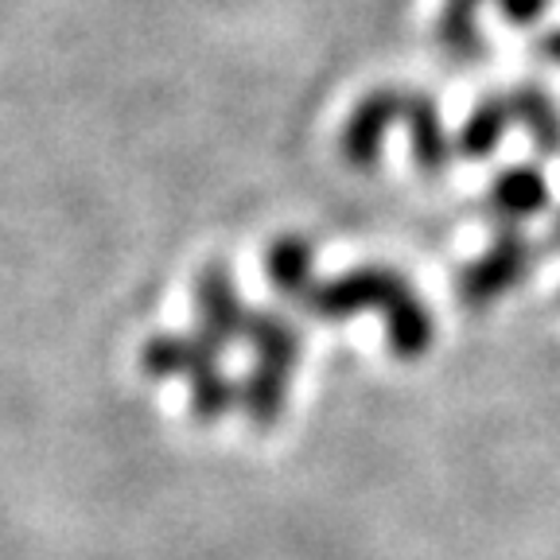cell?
Returning a JSON list of instances; mask_svg holds the SVG:
<instances>
[{
	"label": "cell",
	"mask_w": 560,
	"mask_h": 560,
	"mask_svg": "<svg viewBox=\"0 0 560 560\" xmlns=\"http://www.w3.org/2000/svg\"><path fill=\"white\" fill-rule=\"evenodd\" d=\"M549 242H552V245H560V219H557V226H552V234H549Z\"/></svg>",
	"instance_id": "17"
},
{
	"label": "cell",
	"mask_w": 560,
	"mask_h": 560,
	"mask_svg": "<svg viewBox=\"0 0 560 560\" xmlns=\"http://www.w3.org/2000/svg\"><path fill=\"white\" fill-rule=\"evenodd\" d=\"M245 339L257 350V362H261V366H280V370L296 366L300 335L289 319H280V315H269V312H249Z\"/></svg>",
	"instance_id": "7"
},
{
	"label": "cell",
	"mask_w": 560,
	"mask_h": 560,
	"mask_svg": "<svg viewBox=\"0 0 560 560\" xmlns=\"http://www.w3.org/2000/svg\"><path fill=\"white\" fill-rule=\"evenodd\" d=\"M237 401H242V389H237L234 382H226V377L219 374V366L207 370V374H199L191 382V412H195V420H202V424L226 417Z\"/></svg>",
	"instance_id": "14"
},
{
	"label": "cell",
	"mask_w": 560,
	"mask_h": 560,
	"mask_svg": "<svg viewBox=\"0 0 560 560\" xmlns=\"http://www.w3.org/2000/svg\"><path fill=\"white\" fill-rule=\"evenodd\" d=\"M144 362V374L149 377H187L195 382L199 374L219 366V350L210 347L202 335H164V339H152L140 354Z\"/></svg>",
	"instance_id": "5"
},
{
	"label": "cell",
	"mask_w": 560,
	"mask_h": 560,
	"mask_svg": "<svg viewBox=\"0 0 560 560\" xmlns=\"http://www.w3.org/2000/svg\"><path fill=\"white\" fill-rule=\"evenodd\" d=\"M510 114H514V121H522L529 129V137H534V144L545 156L560 149V109L541 86L514 90L510 94Z\"/></svg>",
	"instance_id": "11"
},
{
	"label": "cell",
	"mask_w": 560,
	"mask_h": 560,
	"mask_svg": "<svg viewBox=\"0 0 560 560\" xmlns=\"http://www.w3.org/2000/svg\"><path fill=\"white\" fill-rule=\"evenodd\" d=\"M401 121L409 125L412 156H417L420 172H444L447 160H452V144H447L444 125H440L436 102L424 97V94H405Z\"/></svg>",
	"instance_id": "6"
},
{
	"label": "cell",
	"mask_w": 560,
	"mask_h": 560,
	"mask_svg": "<svg viewBox=\"0 0 560 560\" xmlns=\"http://www.w3.org/2000/svg\"><path fill=\"white\" fill-rule=\"evenodd\" d=\"M514 121L510 114V97H490L471 114V121L464 125V137H459V149L471 160H487L494 152V144L502 140L506 125Z\"/></svg>",
	"instance_id": "13"
},
{
	"label": "cell",
	"mask_w": 560,
	"mask_h": 560,
	"mask_svg": "<svg viewBox=\"0 0 560 560\" xmlns=\"http://www.w3.org/2000/svg\"><path fill=\"white\" fill-rule=\"evenodd\" d=\"M245 324H249V307L237 296L226 265H214V269L202 272L199 277V335L202 339L222 354L234 339H245Z\"/></svg>",
	"instance_id": "3"
},
{
	"label": "cell",
	"mask_w": 560,
	"mask_h": 560,
	"mask_svg": "<svg viewBox=\"0 0 560 560\" xmlns=\"http://www.w3.org/2000/svg\"><path fill=\"white\" fill-rule=\"evenodd\" d=\"M289 382H292V370L261 366V362H257V370L245 377V385H242L245 417L254 420V424H261V429L277 424V420L284 417V401H289Z\"/></svg>",
	"instance_id": "8"
},
{
	"label": "cell",
	"mask_w": 560,
	"mask_h": 560,
	"mask_svg": "<svg viewBox=\"0 0 560 560\" xmlns=\"http://www.w3.org/2000/svg\"><path fill=\"white\" fill-rule=\"evenodd\" d=\"M499 4H502V12L514 20V24H529V20L541 16L549 0H499Z\"/></svg>",
	"instance_id": "15"
},
{
	"label": "cell",
	"mask_w": 560,
	"mask_h": 560,
	"mask_svg": "<svg viewBox=\"0 0 560 560\" xmlns=\"http://www.w3.org/2000/svg\"><path fill=\"white\" fill-rule=\"evenodd\" d=\"M300 304L319 319H350L362 307H377L385 315L389 350L397 359H420L436 335L432 315L412 296L409 280H401L389 269H359L350 277L331 280V284H315Z\"/></svg>",
	"instance_id": "1"
},
{
	"label": "cell",
	"mask_w": 560,
	"mask_h": 560,
	"mask_svg": "<svg viewBox=\"0 0 560 560\" xmlns=\"http://www.w3.org/2000/svg\"><path fill=\"white\" fill-rule=\"evenodd\" d=\"M479 4L482 0H447L440 16V44L455 59H475L482 51L479 39Z\"/></svg>",
	"instance_id": "12"
},
{
	"label": "cell",
	"mask_w": 560,
	"mask_h": 560,
	"mask_svg": "<svg viewBox=\"0 0 560 560\" xmlns=\"http://www.w3.org/2000/svg\"><path fill=\"white\" fill-rule=\"evenodd\" d=\"M541 51H545V55H552V59L560 62V32H552L549 39H545V44H541Z\"/></svg>",
	"instance_id": "16"
},
{
	"label": "cell",
	"mask_w": 560,
	"mask_h": 560,
	"mask_svg": "<svg viewBox=\"0 0 560 560\" xmlns=\"http://www.w3.org/2000/svg\"><path fill=\"white\" fill-rule=\"evenodd\" d=\"M401 114H405V94H397V90H377V94H370L366 102L354 109L347 129H342V156L354 167L377 164L385 132L401 121Z\"/></svg>",
	"instance_id": "4"
},
{
	"label": "cell",
	"mask_w": 560,
	"mask_h": 560,
	"mask_svg": "<svg viewBox=\"0 0 560 560\" xmlns=\"http://www.w3.org/2000/svg\"><path fill=\"white\" fill-rule=\"evenodd\" d=\"M529 269H534V245H525L517 230H502L499 242L464 272L459 296L471 307H487L490 300L506 296Z\"/></svg>",
	"instance_id": "2"
},
{
	"label": "cell",
	"mask_w": 560,
	"mask_h": 560,
	"mask_svg": "<svg viewBox=\"0 0 560 560\" xmlns=\"http://www.w3.org/2000/svg\"><path fill=\"white\" fill-rule=\"evenodd\" d=\"M269 280L272 289L292 300H304L315 289L312 280V245L304 237H280L269 249Z\"/></svg>",
	"instance_id": "10"
},
{
	"label": "cell",
	"mask_w": 560,
	"mask_h": 560,
	"mask_svg": "<svg viewBox=\"0 0 560 560\" xmlns=\"http://www.w3.org/2000/svg\"><path fill=\"white\" fill-rule=\"evenodd\" d=\"M545 199H549V187H545V175L537 167H514L490 191V207L499 210V219L506 222H522L537 214Z\"/></svg>",
	"instance_id": "9"
}]
</instances>
